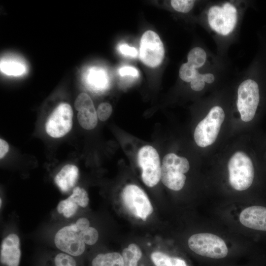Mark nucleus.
I'll list each match as a JSON object with an SVG mask.
<instances>
[{"label": "nucleus", "instance_id": "obj_4", "mask_svg": "<svg viewBox=\"0 0 266 266\" xmlns=\"http://www.w3.org/2000/svg\"><path fill=\"white\" fill-rule=\"evenodd\" d=\"M188 244L195 253L212 259H222L228 253L225 241L219 236L210 233L193 234L189 238Z\"/></svg>", "mask_w": 266, "mask_h": 266}, {"label": "nucleus", "instance_id": "obj_14", "mask_svg": "<svg viewBox=\"0 0 266 266\" xmlns=\"http://www.w3.org/2000/svg\"><path fill=\"white\" fill-rule=\"evenodd\" d=\"M74 107L78 112L77 119L80 126L88 130L95 128L98 123V115L92 100L85 93H80L74 102Z\"/></svg>", "mask_w": 266, "mask_h": 266}, {"label": "nucleus", "instance_id": "obj_7", "mask_svg": "<svg viewBox=\"0 0 266 266\" xmlns=\"http://www.w3.org/2000/svg\"><path fill=\"white\" fill-rule=\"evenodd\" d=\"M237 95V107L241 119L249 122L253 119L259 102L258 84L252 79L243 81L238 87Z\"/></svg>", "mask_w": 266, "mask_h": 266}, {"label": "nucleus", "instance_id": "obj_5", "mask_svg": "<svg viewBox=\"0 0 266 266\" xmlns=\"http://www.w3.org/2000/svg\"><path fill=\"white\" fill-rule=\"evenodd\" d=\"M224 118L225 113L220 106L212 107L195 129L194 136L197 144L205 147L213 144L217 138Z\"/></svg>", "mask_w": 266, "mask_h": 266}, {"label": "nucleus", "instance_id": "obj_26", "mask_svg": "<svg viewBox=\"0 0 266 266\" xmlns=\"http://www.w3.org/2000/svg\"><path fill=\"white\" fill-rule=\"evenodd\" d=\"M191 88L195 91L201 90L205 86V82L203 79V74L198 73L195 78L190 82Z\"/></svg>", "mask_w": 266, "mask_h": 266}, {"label": "nucleus", "instance_id": "obj_15", "mask_svg": "<svg viewBox=\"0 0 266 266\" xmlns=\"http://www.w3.org/2000/svg\"><path fill=\"white\" fill-rule=\"evenodd\" d=\"M240 222L246 227L266 231V207L252 206L243 209L240 214Z\"/></svg>", "mask_w": 266, "mask_h": 266}, {"label": "nucleus", "instance_id": "obj_1", "mask_svg": "<svg viewBox=\"0 0 266 266\" xmlns=\"http://www.w3.org/2000/svg\"><path fill=\"white\" fill-rule=\"evenodd\" d=\"M98 238L99 233L96 228L90 226L89 220L80 217L58 230L54 236V242L60 251L76 257L84 253L86 245L95 244Z\"/></svg>", "mask_w": 266, "mask_h": 266}, {"label": "nucleus", "instance_id": "obj_21", "mask_svg": "<svg viewBox=\"0 0 266 266\" xmlns=\"http://www.w3.org/2000/svg\"><path fill=\"white\" fill-rule=\"evenodd\" d=\"M1 70L9 75H20L25 71V67L17 61L7 60L1 62Z\"/></svg>", "mask_w": 266, "mask_h": 266}, {"label": "nucleus", "instance_id": "obj_25", "mask_svg": "<svg viewBox=\"0 0 266 266\" xmlns=\"http://www.w3.org/2000/svg\"><path fill=\"white\" fill-rule=\"evenodd\" d=\"M112 112V106L107 102L100 103L97 110L98 117L101 121H106L110 117Z\"/></svg>", "mask_w": 266, "mask_h": 266}, {"label": "nucleus", "instance_id": "obj_27", "mask_svg": "<svg viewBox=\"0 0 266 266\" xmlns=\"http://www.w3.org/2000/svg\"><path fill=\"white\" fill-rule=\"evenodd\" d=\"M118 50L120 52L127 56L134 58L137 56V51L133 47H131L126 44H122L118 47Z\"/></svg>", "mask_w": 266, "mask_h": 266}, {"label": "nucleus", "instance_id": "obj_30", "mask_svg": "<svg viewBox=\"0 0 266 266\" xmlns=\"http://www.w3.org/2000/svg\"><path fill=\"white\" fill-rule=\"evenodd\" d=\"M204 82L207 83H212L214 81V76L212 73L203 74Z\"/></svg>", "mask_w": 266, "mask_h": 266}, {"label": "nucleus", "instance_id": "obj_18", "mask_svg": "<svg viewBox=\"0 0 266 266\" xmlns=\"http://www.w3.org/2000/svg\"><path fill=\"white\" fill-rule=\"evenodd\" d=\"M156 266H187L185 261L178 257H171L161 252H154L151 256Z\"/></svg>", "mask_w": 266, "mask_h": 266}, {"label": "nucleus", "instance_id": "obj_3", "mask_svg": "<svg viewBox=\"0 0 266 266\" xmlns=\"http://www.w3.org/2000/svg\"><path fill=\"white\" fill-rule=\"evenodd\" d=\"M229 182L236 190L244 191L252 185L254 169L251 159L244 152L235 153L228 163Z\"/></svg>", "mask_w": 266, "mask_h": 266}, {"label": "nucleus", "instance_id": "obj_29", "mask_svg": "<svg viewBox=\"0 0 266 266\" xmlns=\"http://www.w3.org/2000/svg\"><path fill=\"white\" fill-rule=\"evenodd\" d=\"M9 145L4 140L0 139V158L2 159L9 150Z\"/></svg>", "mask_w": 266, "mask_h": 266}, {"label": "nucleus", "instance_id": "obj_6", "mask_svg": "<svg viewBox=\"0 0 266 266\" xmlns=\"http://www.w3.org/2000/svg\"><path fill=\"white\" fill-rule=\"evenodd\" d=\"M122 199L128 210L135 217L145 221L153 211L145 193L138 186L130 184L123 190Z\"/></svg>", "mask_w": 266, "mask_h": 266}, {"label": "nucleus", "instance_id": "obj_8", "mask_svg": "<svg viewBox=\"0 0 266 266\" xmlns=\"http://www.w3.org/2000/svg\"><path fill=\"white\" fill-rule=\"evenodd\" d=\"M137 161L142 169L141 178L148 187L156 185L161 179V166L157 151L153 147L145 145L138 151Z\"/></svg>", "mask_w": 266, "mask_h": 266}, {"label": "nucleus", "instance_id": "obj_9", "mask_svg": "<svg viewBox=\"0 0 266 266\" xmlns=\"http://www.w3.org/2000/svg\"><path fill=\"white\" fill-rule=\"evenodd\" d=\"M207 16L210 27L217 33L225 35L232 32L235 26L237 10L233 5L226 2L222 7H211Z\"/></svg>", "mask_w": 266, "mask_h": 266}, {"label": "nucleus", "instance_id": "obj_23", "mask_svg": "<svg viewBox=\"0 0 266 266\" xmlns=\"http://www.w3.org/2000/svg\"><path fill=\"white\" fill-rule=\"evenodd\" d=\"M199 73L197 69L188 63L183 64L181 66L179 75L180 78L187 82H191Z\"/></svg>", "mask_w": 266, "mask_h": 266}, {"label": "nucleus", "instance_id": "obj_19", "mask_svg": "<svg viewBox=\"0 0 266 266\" xmlns=\"http://www.w3.org/2000/svg\"><path fill=\"white\" fill-rule=\"evenodd\" d=\"M122 256L124 266H137L142 257V252L136 244L131 243L123 250Z\"/></svg>", "mask_w": 266, "mask_h": 266}, {"label": "nucleus", "instance_id": "obj_22", "mask_svg": "<svg viewBox=\"0 0 266 266\" xmlns=\"http://www.w3.org/2000/svg\"><path fill=\"white\" fill-rule=\"evenodd\" d=\"M52 264L53 266H78L74 257L61 251L54 255Z\"/></svg>", "mask_w": 266, "mask_h": 266}, {"label": "nucleus", "instance_id": "obj_24", "mask_svg": "<svg viewBox=\"0 0 266 266\" xmlns=\"http://www.w3.org/2000/svg\"><path fill=\"white\" fill-rule=\"evenodd\" d=\"M194 2L191 0H171V4L176 11L187 13L193 8Z\"/></svg>", "mask_w": 266, "mask_h": 266}, {"label": "nucleus", "instance_id": "obj_17", "mask_svg": "<svg viewBox=\"0 0 266 266\" xmlns=\"http://www.w3.org/2000/svg\"><path fill=\"white\" fill-rule=\"evenodd\" d=\"M92 266H124L122 256L117 252L98 254L92 261Z\"/></svg>", "mask_w": 266, "mask_h": 266}, {"label": "nucleus", "instance_id": "obj_28", "mask_svg": "<svg viewBox=\"0 0 266 266\" xmlns=\"http://www.w3.org/2000/svg\"><path fill=\"white\" fill-rule=\"evenodd\" d=\"M120 74L123 76L125 75H131L132 76H137L138 75L137 70L132 66H124L119 69Z\"/></svg>", "mask_w": 266, "mask_h": 266}, {"label": "nucleus", "instance_id": "obj_13", "mask_svg": "<svg viewBox=\"0 0 266 266\" xmlns=\"http://www.w3.org/2000/svg\"><path fill=\"white\" fill-rule=\"evenodd\" d=\"M21 241L19 235L10 233L1 240L0 247L1 266H19L21 259Z\"/></svg>", "mask_w": 266, "mask_h": 266}, {"label": "nucleus", "instance_id": "obj_11", "mask_svg": "<svg viewBox=\"0 0 266 266\" xmlns=\"http://www.w3.org/2000/svg\"><path fill=\"white\" fill-rule=\"evenodd\" d=\"M164 54V45L157 33L150 30L145 32L140 41L141 61L149 67H156L162 63Z\"/></svg>", "mask_w": 266, "mask_h": 266}, {"label": "nucleus", "instance_id": "obj_16", "mask_svg": "<svg viewBox=\"0 0 266 266\" xmlns=\"http://www.w3.org/2000/svg\"><path fill=\"white\" fill-rule=\"evenodd\" d=\"M79 174L78 167L73 165L64 166L54 178V182L63 193H67L75 186Z\"/></svg>", "mask_w": 266, "mask_h": 266}, {"label": "nucleus", "instance_id": "obj_12", "mask_svg": "<svg viewBox=\"0 0 266 266\" xmlns=\"http://www.w3.org/2000/svg\"><path fill=\"white\" fill-rule=\"evenodd\" d=\"M89 202L87 191L84 188L77 186L74 188L67 198L58 203L57 211L64 218L70 219L75 216L80 209L86 207Z\"/></svg>", "mask_w": 266, "mask_h": 266}, {"label": "nucleus", "instance_id": "obj_10", "mask_svg": "<svg viewBox=\"0 0 266 266\" xmlns=\"http://www.w3.org/2000/svg\"><path fill=\"white\" fill-rule=\"evenodd\" d=\"M73 111L66 103L59 104L49 116L45 124L46 133L51 137L60 138L67 133L72 126Z\"/></svg>", "mask_w": 266, "mask_h": 266}, {"label": "nucleus", "instance_id": "obj_2", "mask_svg": "<svg viewBox=\"0 0 266 266\" xmlns=\"http://www.w3.org/2000/svg\"><path fill=\"white\" fill-rule=\"evenodd\" d=\"M188 160L174 153H168L163 159L161 166V179L168 188L180 190L184 186L186 176L184 173L189 170Z\"/></svg>", "mask_w": 266, "mask_h": 266}, {"label": "nucleus", "instance_id": "obj_20", "mask_svg": "<svg viewBox=\"0 0 266 266\" xmlns=\"http://www.w3.org/2000/svg\"><path fill=\"white\" fill-rule=\"evenodd\" d=\"M206 58V53L202 48L195 47L188 54L187 63L197 69L204 64Z\"/></svg>", "mask_w": 266, "mask_h": 266}]
</instances>
